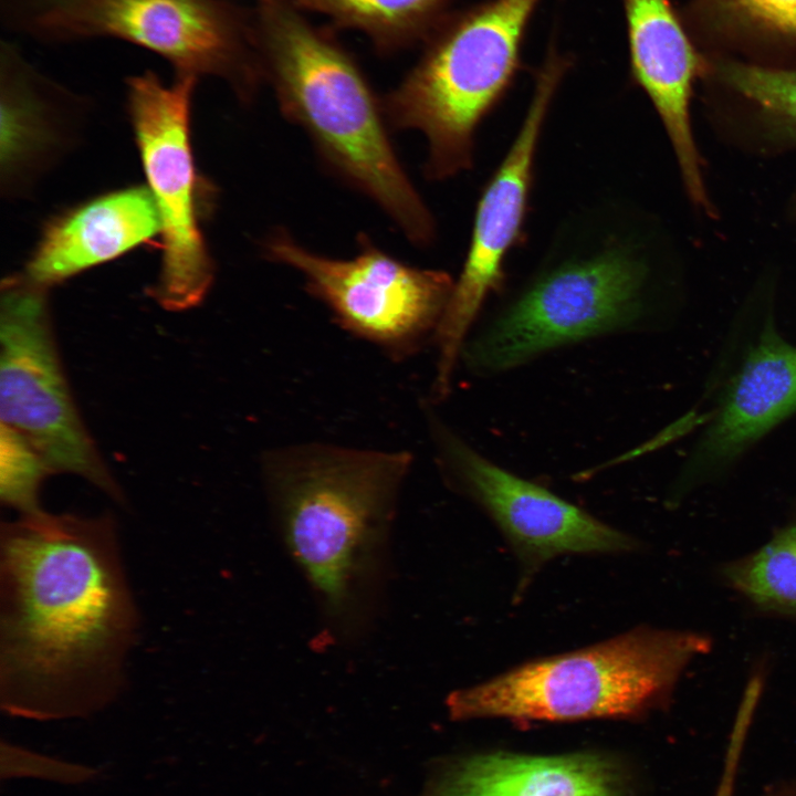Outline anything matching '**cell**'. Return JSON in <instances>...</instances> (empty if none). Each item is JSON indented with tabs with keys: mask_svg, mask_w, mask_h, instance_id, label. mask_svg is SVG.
<instances>
[{
	"mask_svg": "<svg viewBox=\"0 0 796 796\" xmlns=\"http://www.w3.org/2000/svg\"><path fill=\"white\" fill-rule=\"evenodd\" d=\"M138 631L108 514L21 515L0 532V704L36 721L91 715L124 685Z\"/></svg>",
	"mask_w": 796,
	"mask_h": 796,
	"instance_id": "cell-1",
	"label": "cell"
},
{
	"mask_svg": "<svg viewBox=\"0 0 796 796\" xmlns=\"http://www.w3.org/2000/svg\"><path fill=\"white\" fill-rule=\"evenodd\" d=\"M408 451L325 442L264 453L262 472L283 540L327 617L355 621L373 586Z\"/></svg>",
	"mask_w": 796,
	"mask_h": 796,
	"instance_id": "cell-2",
	"label": "cell"
},
{
	"mask_svg": "<svg viewBox=\"0 0 796 796\" xmlns=\"http://www.w3.org/2000/svg\"><path fill=\"white\" fill-rule=\"evenodd\" d=\"M259 34L279 107L310 136L325 165L377 203L418 247L433 217L406 174L381 103L355 63L301 17L292 0H258Z\"/></svg>",
	"mask_w": 796,
	"mask_h": 796,
	"instance_id": "cell-3",
	"label": "cell"
},
{
	"mask_svg": "<svg viewBox=\"0 0 796 796\" xmlns=\"http://www.w3.org/2000/svg\"><path fill=\"white\" fill-rule=\"evenodd\" d=\"M711 646L709 637L694 631L636 628L453 691L446 704L459 721L637 716L664 702L688 664Z\"/></svg>",
	"mask_w": 796,
	"mask_h": 796,
	"instance_id": "cell-4",
	"label": "cell"
},
{
	"mask_svg": "<svg viewBox=\"0 0 796 796\" xmlns=\"http://www.w3.org/2000/svg\"><path fill=\"white\" fill-rule=\"evenodd\" d=\"M540 2L488 0L463 11L381 102L389 126L425 134L429 178L472 166L475 130L512 85Z\"/></svg>",
	"mask_w": 796,
	"mask_h": 796,
	"instance_id": "cell-5",
	"label": "cell"
},
{
	"mask_svg": "<svg viewBox=\"0 0 796 796\" xmlns=\"http://www.w3.org/2000/svg\"><path fill=\"white\" fill-rule=\"evenodd\" d=\"M648 268L628 244L611 242L536 276L461 358L476 374L494 375L553 349L628 329L643 313Z\"/></svg>",
	"mask_w": 796,
	"mask_h": 796,
	"instance_id": "cell-6",
	"label": "cell"
},
{
	"mask_svg": "<svg viewBox=\"0 0 796 796\" xmlns=\"http://www.w3.org/2000/svg\"><path fill=\"white\" fill-rule=\"evenodd\" d=\"M46 290L22 277L2 284L0 416L43 457L52 473L78 475L123 503L75 405L52 325Z\"/></svg>",
	"mask_w": 796,
	"mask_h": 796,
	"instance_id": "cell-7",
	"label": "cell"
},
{
	"mask_svg": "<svg viewBox=\"0 0 796 796\" xmlns=\"http://www.w3.org/2000/svg\"><path fill=\"white\" fill-rule=\"evenodd\" d=\"M264 250L268 259L302 274L305 290L342 328L398 362L433 341L455 281L444 271L400 261L364 233L358 253L345 260L307 250L284 230L274 231Z\"/></svg>",
	"mask_w": 796,
	"mask_h": 796,
	"instance_id": "cell-8",
	"label": "cell"
},
{
	"mask_svg": "<svg viewBox=\"0 0 796 796\" xmlns=\"http://www.w3.org/2000/svg\"><path fill=\"white\" fill-rule=\"evenodd\" d=\"M570 65L566 54L549 46L521 128L480 197L468 253L432 341L437 349L436 400L449 395L472 325L486 298L501 287L505 258L521 239L538 140Z\"/></svg>",
	"mask_w": 796,
	"mask_h": 796,
	"instance_id": "cell-9",
	"label": "cell"
},
{
	"mask_svg": "<svg viewBox=\"0 0 796 796\" xmlns=\"http://www.w3.org/2000/svg\"><path fill=\"white\" fill-rule=\"evenodd\" d=\"M197 76L166 86L153 73L133 77L128 101L137 145L163 232V260L153 295L168 311L197 306L213 281L198 221L189 109Z\"/></svg>",
	"mask_w": 796,
	"mask_h": 796,
	"instance_id": "cell-10",
	"label": "cell"
},
{
	"mask_svg": "<svg viewBox=\"0 0 796 796\" xmlns=\"http://www.w3.org/2000/svg\"><path fill=\"white\" fill-rule=\"evenodd\" d=\"M428 425L444 478L494 521L525 574L563 554L619 553L636 547L625 533L484 457L432 411Z\"/></svg>",
	"mask_w": 796,
	"mask_h": 796,
	"instance_id": "cell-11",
	"label": "cell"
},
{
	"mask_svg": "<svg viewBox=\"0 0 796 796\" xmlns=\"http://www.w3.org/2000/svg\"><path fill=\"white\" fill-rule=\"evenodd\" d=\"M34 21L61 38L127 40L166 57L179 75L250 82L241 22L218 0H41Z\"/></svg>",
	"mask_w": 796,
	"mask_h": 796,
	"instance_id": "cell-12",
	"label": "cell"
},
{
	"mask_svg": "<svg viewBox=\"0 0 796 796\" xmlns=\"http://www.w3.org/2000/svg\"><path fill=\"white\" fill-rule=\"evenodd\" d=\"M621 1L632 78L664 125L690 198L709 210L690 119L693 83L704 63L670 0Z\"/></svg>",
	"mask_w": 796,
	"mask_h": 796,
	"instance_id": "cell-13",
	"label": "cell"
},
{
	"mask_svg": "<svg viewBox=\"0 0 796 796\" xmlns=\"http://www.w3.org/2000/svg\"><path fill=\"white\" fill-rule=\"evenodd\" d=\"M619 765L596 753L473 754L434 765L423 796H625Z\"/></svg>",
	"mask_w": 796,
	"mask_h": 796,
	"instance_id": "cell-14",
	"label": "cell"
},
{
	"mask_svg": "<svg viewBox=\"0 0 796 796\" xmlns=\"http://www.w3.org/2000/svg\"><path fill=\"white\" fill-rule=\"evenodd\" d=\"M149 189L129 187L95 198L52 221L22 275L48 289L117 258L160 231Z\"/></svg>",
	"mask_w": 796,
	"mask_h": 796,
	"instance_id": "cell-15",
	"label": "cell"
},
{
	"mask_svg": "<svg viewBox=\"0 0 796 796\" xmlns=\"http://www.w3.org/2000/svg\"><path fill=\"white\" fill-rule=\"evenodd\" d=\"M796 410V346L767 326L733 380L705 440L732 457Z\"/></svg>",
	"mask_w": 796,
	"mask_h": 796,
	"instance_id": "cell-16",
	"label": "cell"
},
{
	"mask_svg": "<svg viewBox=\"0 0 796 796\" xmlns=\"http://www.w3.org/2000/svg\"><path fill=\"white\" fill-rule=\"evenodd\" d=\"M721 577L760 610L796 617V521L756 551L726 563Z\"/></svg>",
	"mask_w": 796,
	"mask_h": 796,
	"instance_id": "cell-17",
	"label": "cell"
},
{
	"mask_svg": "<svg viewBox=\"0 0 796 796\" xmlns=\"http://www.w3.org/2000/svg\"><path fill=\"white\" fill-rule=\"evenodd\" d=\"M704 29L727 44L796 51V0H692Z\"/></svg>",
	"mask_w": 796,
	"mask_h": 796,
	"instance_id": "cell-18",
	"label": "cell"
},
{
	"mask_svg": "<svg viewBox=\"0 0 796 796\" xmlns=\"http://www.w3.org/2000/svg\"><path fill=\"white\" fill-rule=\"evenodd\" d=\"M3 70L1 96V168L13 177L29 166L51 142L43 105L28 83L12 70Z\"/></svg>",
	"mask_w": 796,
	"mask_h": 796,
	"instance_id": "cell-19",
	"label": "cell"
},
{
	"mask_svg": "<svg viewBox=\"0 0 796 796\" xmlns=\"http://www.w3.org/2000/svg\"><path fill=\"white\" fill-rule=\"evenodd\" d=\"M298 9L314 11L373 35H397L425 27L449 0H292Z\"/></svg>",
	"mask_w": 796,
	"mask_h": 796,
	"instance_id": "cell-20",
	"label": "cell"
},
{
	"mask_svg": "<svg viewBox=\"0 0 796 796\" xmlns=\"http://www.w3.org/2000/svg\"><path fill=\"white\" fill-rule=\"evenodd\" d=\"M713 71L726 86L796 130V69L718 61Z\"/></svg>",
	"mask_w": 796,
	"mask_h": 796,
	"instance_id": "cell-21",
	"label": "cell"
},
{
	"mask_svg": "<svg viewBox=\"0 0 796 796\" xmlns=\"http://www.w3.org/2000/svg\"><path fill=\"white\" fill-rule=\"evenodd\" d=\"M52 471L39 451L17 430L0 423V498L21 515L43 510L39 491Z\"/></svg>",
	"mask_w": 796,
	"mask_h": 796,
	"instance_id": "cell-22",
	"label": "cell"
},
{
	"mask_svg": "<svg viewBox=\"0 0 796 796\" xmlns=\"http://www.w3.org/2000/svg\"><path fill=\"white\" fill-rule=\"evenodd\" d=\"M84 765L42 755L13 744H1L2 777H34L59 783H83L94 775Z\"/></svg>",
	"mask_w": 796,
	"mask_h": 796,
	"instance_id": "cell-23",
	"label": "cell"
},
{
	"mask_svg": "<svg viewBox=\"0 0 796 796\" xmlns=\"http://www.w3.org/2000/svg\"><path fill=\"white\" fill-rule=\"evenodd\" d=\"M762 687L763 677L761 673H756L745 688L731 734L722 779L715 796H732L740 755Z\"/></svg>",
	"mask_w": 796,
	"mask_h": 796,
	"instance_id": "cell-24",
	"label": "cell"
}]
</instances>
